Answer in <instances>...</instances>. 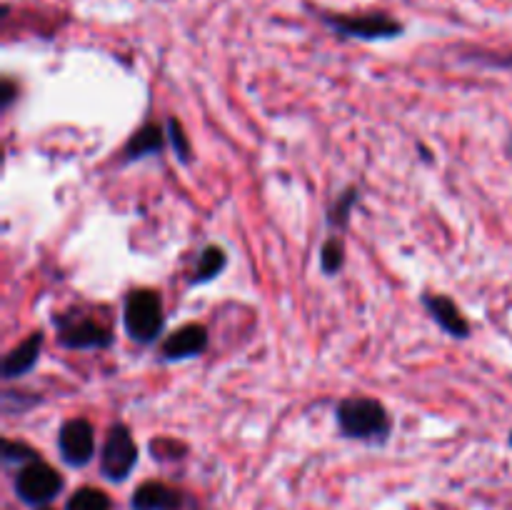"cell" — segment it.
Here are the masks:
<instances>
[{"label":"cell","instance_id":"6da1fadb","mask_svg":"<svg viewBox=\"0 0 512 510\" xmlns=\"http://www.w3.org/2000/svg\"><path fill=\"white\" fill-rule=\"evenodd\" d=\"M335 420L345 438L365 443H385L393 430L385 405L375 398H345L335 408Z\"/></svg>","mask_w":512,"mask_h":510},{"label":"cell","instance_id":"7a4b0ae2","mask_svg":"<svg viewBox=\"0 0 512 510\" xmlns=\"http://www.w3.org/2000/svg\"><path fill=\"white\" fill-rule=\"evenodd\" d=\"M123 325L125 333L140 345H150L163 333L165 315L160 295L155 290L140 288L130 290L123 303Z\"/></svg>","mask_w":512,"mask_h":510},{"label":"cell","instance_id":"3957f363","mask_svg":"<svg viewBox=\"0 0 512 510\" xmlns=\"http://www.w3.org/2000/svg\"><path fill=\"white\" fill-rule=\"evenodd\" d=\"M320 20L328 25L333 33L343 35V38H355V40H393L398 35H403V23L395 18H390L388 13H328V10H318Z\"/></svg>","mask_w":512,"mask_h":510},{"label":"cell","instance_id":"277c9868","mask_svg":"<svg viewBox=\"0 0 512 510\" xmlns=\"http://www.w3.org/2000/svg\"><path fill=\"white\" fill-rule=\"evenodd\" d=\"M58 328V343L68 350H100L113 345V333L90 315L68 310L55 318Z\"/></svg>","mask_w":512,"mask_h":510},{"label":"cell","instance_id":"5b68a950","mask_svg":"<svg viewBox=\"0 0 512 510\" xmlns=\"http://www.w3.org/2000/svg\"><path fill=\"white\" fill-rule=\"evenodd\" d=\"M63 490V478L58 475V470L50 468L43 460H33V463L23 465L15 475V493L23 503L35 505V508H43L50 500L58 498V493Z\"/></svg>","mask_w":512,"mask_h":510},{"label":"cell","instance_id":"8992f818","mask_svg":"<svg viewBox=\"0 0 512 510\" xmlns=\"http://www.w3.org/2000/svg\"><path fill=\"white\" fill-rule=\"evenodd\" d=\"M135 463H138V445H135L128 425L115 423L105 435L103 453H100V470L108 480L120 483V480L133 473Z\"/></svg>","mask_w":512,"mask_h":510},{"label":"cell","instance_id":"52a82bcc","mask_svg":"<svg viewBox=\"0 0 512 510\" xmlns=\"http://www.w3.org/2000/svg\"><path fill=\"white\" fill-rule=\"evenodd\" d=\"M58 450L60 458H63L70 468H83V465H88L95 455V430L93 425H90V420H65L63 428H60L58 433Z\"/></svg>","mask_w":512,"mask_h":510},{"label":"cell","instance_id":"ba28073f","mask_svg":"<svg viewBox=\"0 0 512 510\" xmlns=\"http://www.w3.org/2000/svg\"><path fill=\"white\" fill-rule=\"evenodd\" d=\"M210 335L208 328L200 323H190L178 328L175 333H170L168 338L163 340V360H185L195 358V355H203L208 350Z\"/></svg>","mask_w":512,"mask_h":510},{"label":"cell","instance_id":"9c48e42d","mask_svg":"<svg viewBox=\"0 0 512 510\" xmlns=\"http://www.w3.org/2000/svg\"><path fill=\"white\" fill-rule=\"evenodd\" d=\"M423 305H425V310L430 313V318H433L435 323L445 330V333H450L453 338H460V340L468 338L470 323L465 320V315L460 313V308L448 298V295L428 293V295H423Z\"/></svg>","mask_w":512,"mask_h":510},{"label":"cell","instance_id":"30bf717a","mask_svg":"<svg viewBox=\"0 0 512 510\" xmlns=\"http://www.w3.org/2000/svg\"><path fill=\"white\" fill-rule=\"evenodd\" d=\"M40 348H43V333H40V330H35V333H30L23 343H18L8 355H5L3 378L15 380V378H20V375L30 373V370L38 365Z\"/></svg>","mask_w":512,"mask_h":510},{"label":"cell","instance_id":"8fae6325","mask_svg":"<svg viewBox=\"0 0 512 510\" xmlns=\"http://www.w3.org/2000/svg\"><path fill=\"white\" fill-rule=\"evenodd\" d=\"M130 505H133V510H180L183 508V495L170 485L150 480L135 490Z\"/></svg>","mask_w":512,"mask_h":510},{"label":"cell","instance_id":"7c38bea8","mask_svg":"<svg viewBox=\"0 0 512 510\" xmlns=\"http://www.w3.org/2000/svg\"><path fill=\"white\" fill-rule=\"evenodd\" d=\"M165 138H168V133L158 123L143 125L140 130H135L133 138L125 145V163H135V160H143L148 155L163 153Z\"/></svg>","mask_w":512,"mask_h":510},{"label":"cell","instance_id":"4fadbf2b","mask_svg":"<svg viewBox=\"0 0 512 510\" xmlns=\"http://www.w3.org/2000/svg\"><path fill=\"white\" fill-rule=\"evenodd\" d=\"M225 265H228V255H225V250L220 248V245H208V248L200 253L198 265H195L193 275H190V285L210 283V280H215L220 273H223Z\"/></svg>","mask_w":512,"mask_h":510},{"label":"cell","instance_id":"5bb4252c","mask_svg":"<svg viewBox=\"0 0 512 510\" xmlns=\"http://www.w3.org/2000/svg\"><path fill=\"white\" fill-rule=\"evenodd\" d=\"M65 510H113V500L98 488H80L70 495Z\"/></svg>","mask_w":512,"mask_h":510},{"label":"cell","instance_id":"9a60e30c","mask_svg":"<svg viewBox=\"0 0 512 510\" xmlns=\"http://www.w3.org/2000/svg\"><path fill=\"white\" fill-rule=\"evenodd\" d=\"M358 200H360V193L355 188L345 190L343 195H338L335 203L328 208L330 228H345V225L350 223V213H353V208L358 205Z\"/></svg>","mask_w":512,"mask_h":510},{"label":"cell","instance_id":"2e32d148","mask_svg":"<svg viewBox=\"0 0 512 510\" xmlns=\"http://www.w3.org/2000/svg\"><path fill=\"white\" fill-rule=\"evenodd\" d=\"M345 265V245L340 238H328L320 248V268L325 275H335Z\"/></svg>","mask_w":512,"mask_h":510},{"label":"cell","instance_id":"e0dca14e","mask_svg":"<svg viewBox=\"0 0 512 510\" xmlns=\"http://www.w3.org/2000/svg\"><path fill=\"white\" fill-rule=\"evenodd\" d=\"M168 140H170V145H173V150H175V155H178L180 163H190L188 135H185L183 125H180L175 118L168 120Z\"/></svg>","mask_w":512,"mask_h":510},{"label":"cell","instance_id":"ac0fdd59","mask_svg":"<svg viewBox=\"0 0 512 510\" xmlns=\"http://www.w3.org/2000/svg\"><path fill=\"white\" fill-rule=\"evenodd\" d=\"M3 460H5V463H20V468H23V465L38 460V453H35L33 448H28V445H23V443H15V440H5V443H3Z\"/></svg>","mask_w":512,"mask_h":510},{"label":"cell","instance_id":"d6986e66","mask_svg":"<svg viewBox=\"0 0 512 510\" xmlns=\"http://www.w3.org/2000/svg\"><path fill=\"white\" fill-rule=\"evenodd\" d=\"M0 88H3V108H10V103H13L15 95H18V85H15L10 78H5Z\"/></svg>","mask_w":512,"mask_h":510},{"label":"cell","instance_id":"ffe728a7","mask_svg":"<svg viewBox=\"0 0 512 510\" xmlns=\"http://www.w3.org/2000/svg\"><path fill=\"white\" fill-rule=\"evenodd\" d=\"M40 510H50V508H45V505H43V508H40Z\"/></svg>","mask_w":512,"mask_h":510},{"label":"cell","instance_id":"44dd1931","mask_svg":"<svg viewBox=\"0 0 512 510\" xmlns=\"http://www.w3.org/2000/svg\"><path fill=\"white\" fill-rule=\"evenodd\" d=\"M510 445H512V433H510Z\"/></svg>","mask_w":512,"mask_h":510}]
</instances>
